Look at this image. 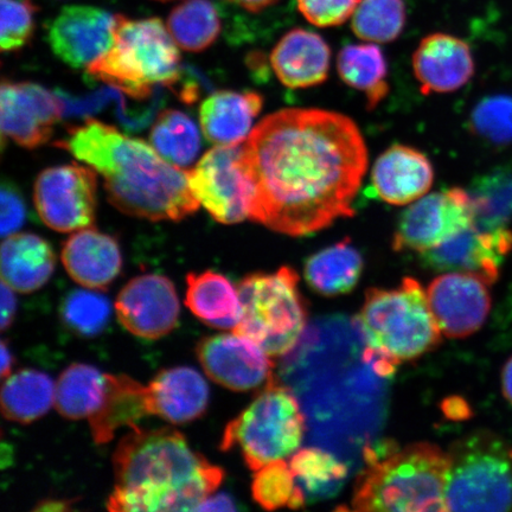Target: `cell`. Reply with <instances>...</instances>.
Listing matches in <instances>:
<instances>
[{"instance_id":"cell-1","label":"cell","mask_w":512,"mask_h":512,"mask_svg":"<svg viewBox=\"0 0 512 512\" xmlns=\"http://www.w3.org/2000/svg\"><path fill=\"white\" fill-rule=\"evenodd\" d=\"M368 149L347 115L286 108L268 115L241 145L248 219L304 236L355 214Z\"/></svg>"},{"instance_id":"cell-2","label":"cell","mask_w":512,"mask_h":512,"mask_svg":"<svg viewBox=\"0 0 512 512\" xmlns=\"http://www.w3.org/2000/svg\"><path fill=\"white\" fill-rule=\"evenodd\" d=\"M59 146L104 177L108 200L126 215L181 221L198 209L187 171L113 126L88 120Z\"/></svg>"},{"instance_id":"cell-3","label":"cell","mask_w":512,"mask_h":512,"mask_svg":"<svg viewBox=\"0 0 512 512\" xmlns=\"http://www.w3.org/2000/svg\"><path fill=\"white\" fill-rule=\"evenodd\" d=\"M111 511H196L219 489L224 472L192 450L175 428L133 427L113 454Z\"/></svg>"},{"instance_id":"cell-4","label":"cell","mask_w":512,"mask_h":512,"mask_svg":"<svg viewBox=\"0 0 512 512\" xmlns=\"http://www.w3.org/2000/svg\"><path fill=\"white\" fill-rule=\"evenodd\" d=\"M369 448L358 477L352 509L358 511H446L448 457L437 445L419 443L386 450Z\"/></svg>"},{"instance_id":"cell-5","label":"cell","mask_w":512,"mask_h":512,"mask_svg":"<svg viewBox=\"0 0 512 512\" xmlns=\"http://www.w3.org/2000/svg\"><path fill=\"white\" fill-rule=\"evenodd\" d=\"M355 323L367 345L366 357L382 376L437 348L443 334L427 292L413 278L393 290L371 288Z\"/></svg>"},{"instance_id":"cell-6","label":"cell","mask_w":512,"mask_h":512,"mask_svg":"<svg viewBox=\"0 0 512 512\" xmlns=\"http://www.w3.org/2000/svg\"><path fill=\"white\" fill-rule=\"evenodd\" d=\"M174 37L159 18L130 19L117 15L114 43L87 69L136 100H145L153 86L174 87L181 81V55Z\"/></svg>"},{"instance_id":"cell-7","label":"cell","mask_w":512,"mask_h":512,"mask_svg":"<svg viewBox=\"0 0 512 512\" xmlns=\"http://www.w3.org/2000/svg\"><path fill=\"white\" fill-rule=\"evenodd\" d=\"M446 511H512V446L489 431L459 439L447 452Z\"/></svg>"},{"instance_id":"cell-8","label":"cell","mask_w":512,"mask_h":512,"mask_svg":"<svg viewBox=\"0 0 512 512\" xmlns=\"http://www.w3.org/2000/svg\"><path fill=\"white\" fill-rule=\"evenodd\" d=\"M238 292L242 318L236 334L252 339L271 357L286 355L296 347L306 328L307 310L293 268L248 275Z\"/></svg>"},{"instance_id":"cell-9","label":"cell","mask_w":512,"mask_h":512,"mask_svg":"<svg viewBox=\"0 0 512 512\" xmlns=\"http://www.w3.org/2000/svg\"><path fill=\"white\" fill-rule=\"evenodd\" d=\"M305 418L291 390L274 377L224 431L221 448L239 446L249 469L293 456L303 444Z\"/></svg>"},{"instance_id":"cell-10","label":"cell","mask_w":512,"mask_h":512,"mask_svg":"<svg viewBox=\"0 0 512 512\" xmlns=\"http://www.w3.org/2000/svg\"><path fill=\"white\" fill-rule=\"evenodd\" d=\"M469 191L452 188L425 195L400 215L393 236L396 252L430 251L475 226Z\"/></svg>"},{"instance_id":"cell-11","label":"cell","mask_w":512,"mask_h":512,"mask_svg":"<svg viewBox=\"0 0 512 512\" xmlns=\"http://www.w3.org/2000/svg\"><path fill=\"white\" fill-rule=\"evenodd\" d=\"M95 170L79 164L44 170L35 183L41 220L60 233L92 227L96 209Z\"/></svg>"},{"instance_id":"cell-12","label":"cell","mask_w":512,"mask_h":512,"mask_svg":"<svg viewBox=\"0 0 512 512\" xmlns=\"http://www.w3.org/2000/svg\"><path fill=\"white\" fill-rule=\"evenodd\" d=\"M241 145H217L188 172L196 200L223 224L248 219L249 194L241 166Z\"/></svg>"},{"instance_id":"cell-13","label":"cell","mask_w":512,"mask_h":512,"mask_svg":"<svg viewBox=\"0 0 512 512\" xmlns=\"http://www.w3.org/2000/svg\"><path fill=\"white\" fill-rule=\"evenodd\" d=\"M489 286L479 275L467 272H446L432 281L428 302L445 336L465 338L482 328L491 311Z\"/></svg>"},{"instance_id":"cell-14","label":"cell","mask_w":512,"mask_h":512,"mask_svg":"<svg viewBox=\"0 0 512 512\" xmlns=\"http://www.w3.org/2000/svg\"><path fill=\"white\" fill-rule=\"evenodd\" d=\"M117 15L89 5H69L50 22L48 43L61 61L74 69L88 68L114 43Z\"/></svg>"},{"instance_id":"cell-15","label":"cell","mask_w":512,"mask_h":512,"mask_svg":"<svg viewBox=\"0 0 512 512\" xmlns=\"http://www.w3.org/2000/svg\"><path fill=\"white\" fill-rule=\"evenodd\" d=\"M121 325L132 335L159 339L176 328L181 305L169 278L145 274L128 281L115 300Z\"/></svg>"},{"instance_id":"cell-16","label":"cell","mask_w":512,"mask_h":512,"mask_svg":"<svg viewBox=\"0 0 512 512\" xmlns=\"http://www.w3.org/2000/svg\"><path fill=\"white\" fill-rule=\"evenodd\" d=\"M197 357L211 380L235 392L259 388L274 377L271 356L234 331L202 339Z\"/></svg>"},{"instance_id":"cell-17","label":"cell","mask_w":512,"mask_h":512,"mask_svg":"<svg viewBox=\"0 0 512 512\" xmlns=\"http://www.w3.org/2000/svg\"><path fill=\"white\" fill-rule=\"evenodd\" d=\"M63 114L60 96L31 82L3 80L0 88V117L3 137L25 149L48 143Z\"/></svg>"},{"instance_id":"cell-18","label":"cell","mask_w":512,"mask_h":512,"mask_svg":"<svg viewBox=\"0 0 512 512\" xmlns=\"http://www.w3.org/2000/svg\"><path fill=\"white\" fill-rule=\"evenodd\" d=\"M512 249L509 228L482 230L476 224L430 251L419 253L422 266L437 272H467L490 285L499 277L502 262Z\"/></svg>"},{"instance_id":"cell-19","label":"cell","mask_w":512,"mask_h":512,"mask_svg":"<svg viewBox=\"0 0 512 512\" xmlns=\"http://www.w3.org/2000/svg\"><path fill=\"white\" fill-rule=\"evenodd\" d=\"M476 64L462 38L435 32L422 38L413 54V70L422 94L458 91L472 79Z\"/></svg>"},{"instance_id":"cell-20","label":"cell","mask_w":512,"mask_h":512,"mask_svg":"<svg viewBox=\"0 0 512 512\" xmlns=\"http://www.w3.org/2000/svg\"><path fill=\"white\" fill-rule=\"evenodd\" d=\"M431 160L414 147L396 144L376 159L371 183L376 195L393 206H406L424 197L432 188Z\"/></svg>"},{"instance_id":"cell-21","label":"cell","mask_w":512,"mask_h":512,"mask_svg":"<svg viewBox=\"0 0 512 512\" xmlns=\"http://www.w3.org/2000/svg\"><path fill=\"white\" fill-rule=\"evenodd\" d=\"M330 63L329 44L317 32L302 28L286 32L271 54L275 75L292 89L322 85L328 79Z\"/></svg>"},{"instance_id":"cell-22","label":"cell","mask_w":512,"mask_h":512,"mask_svg":"<svg viewBox=\"0 0 512 512\" xmlns=\"http://www.w3.org/2000/svg\"><path fill=\"white\" fill-rule=\"evenodd\" d=\"M61 259L75 283L95 291L107 290L123 267L117 240L96 229H82L70 236Z\"/></svg>"},{"instance_id":"cell-23","label":"cell","mask_w":512,"mask_h":512,"mask_svg":"<svg viewBox=\"0 0 512 512\" xmlns=\"http://www.w3.org/2000/svg\"><path fill=\"white\" fill-rule=\"evenodd\" d=\"M151 415L174 425L188 424L207 411L209 387L203 376L189 367L160 371L147 384Z\"/></svg>"},{"instance_id":"cell-24","label":"cell","mask_w":512,"mask_h":512,"mask_svg":"<svg viewBox=\"0 0 512 512\" xmlns=\"http://www.w3.org/2000/svg\"><path fill=\"white\" fill-rule=\"evenodd\" d=\"M264 99L255 92L220 91L203 102L200 111L204 137L219 146L240 145L251 134Z\"/></svg>"},{"instance_id":"cell-25","label":"cell","mask_w":512,"mask_h":512,"mask_svg":"<svg viewBox=\"0 0 512 512\" xmlns=\"http://www.w3.org/2000/svg\"><path fill=\"white\" fill-rule=\"evenodd\" d=\"M55 262L53 248L41 236L10 235L2 245V283L16 293L35 292L48 283Z\"/></svg>"},{"instance_id":"cell-26","label":"cell","mask_w":512,"mask_h":512,"mask_svg":"<svg viewBox=\"0 0 512 512\" xmlns=\"http://www.w3.org/2000/svg\"><path fill=\"white\" fill-rule=\"evenodd\" d=\"M151 415L149 392L127 375L107 374L106 398L101 408L89 419L96 444H107L121 427H136Z\"/></svg>"},{"instance_id":"cell-27","label":"cell","mask_w":512,"mask_h":512,"mask_svg":"<svg viewBox=\"0 0 512 512\" xmlns=\"http://www.w3.org/2000/svg\"><path fill=\"white\" fill-rule=\"evenodd\" d=\"M185 304L211 328L234 331L242 318L238 288L224 275L207 271L187 277Z\"/></svg>"},{"instance_id":"cell-28","label":"cell","mask_w":512,"mask_h":512,"mask_svg":"<svg viewBox=\"0 0 512 512\" xmlns=\"http://www.w3.org/2000/svg\"><path fill=\"white\" fill-rule=\"evenodd\" d=\"M364 267L363 256L349 238L326 247L305 262L306 283L323 296H339L354 290Z\"/></svg>"},{"instance_id":"cell-29","label":"cell","mask_w":512,"mask_h":512,"mask_svg":"<svg viewBox=\"0 0 512 512\" xmlns=\"http://www.w3.org/2000/svg\"><path fill=\"white\" fill-rule=\"evenodd\" d=\"M2 413L18 424H30L55 406L56 384L43 371L24 369L3 380Z\"/></svg>"},{"instance_id":"cell-30","label":"cell","mask_w":512,"mask_h":512,"mask_svg":"<svg viewBox=\"0 0 512 512\" xmlns=\"http://www.w3.org/2000/svg\"><path fill=\"white\" fill-rule=\"evenodd\" d=\"M339 78L366 96L368 110H374L389 93L388 63L375 43L350 44L337 57Z\"/></svg>"},{"instance_id":"cell-31","label":"cell","mask_w":512,"mask_h":512,"mask_svg":"<svg viewBox=\"0 0 512 512\" xmlns=\"http://www.w3.org/2000/svg\"><path fill=\"white\" fill-rule=\"evenodd\" d=\"M107 374L89 364L74 363L56 382L55 407L70 420L91 419L106 398Z\"/></svg>"},{"instance_id":"cell-32","label":"cell","mask_w":512,"mask_h":512,"mask_svg":"<svg viewBox=\"0 0 512 512\" xmlns=\"http://www.w3.org/2000/svg\"><path fill=\"white\" fill-rule=\"evenodd\" d=\"M288 465L311 502L338 494L348 478V467L318 447L299 448Z\"/></svg>"},{"instance_id":"cell-33","label":"cell","mask_w":512,"mask_h":512,"mask_svg":"<svg viewBox=\"0 0 512 512\" xmlns=\"http://www.w3.org/2000/svg\"><path fill=\"white\" fill-rule=\"evenodd\" d=\"M168 29L178 47L200 53L219 37L221 18L209 0H187L171 11Z\"/></svg>"},{"instance_id":"cell-34","label":"cell","mask_w":512,"mask_h":512,"mask_svg":"<svg viewBox=\"0 0 512 512\" xmlns=\"http://www.w3.org/2000/svg\"><path fill=\"white\" fill-rule=\"evenodd\" d=\"M469 194L476 226L482 230L509 228L512 221V171L499 168L472 182Z\"/></svg>"},{"instance_id":"cell-35","label":"cell","mask_w":512,"mask_h":512,"mask_svg":"<svg viewBox=\"0 0 512 512\" xmlns=\"http://www.w3.org/2000/svg\"><path fill=\"white\" fill-rule=\"evenodd\" d=\"M150 140L160 156L182 169L195 162L201 149L200 132L194 121L176 110L159 114Z\"/></svg>"},{"instance_id":"cell-36","label":"cell","mask_w":512,"mask_h":512,"mask_svg":"<svg viewBox=\"0 0 512 512\" xmlns=\"http://www.w3.org/2000/svg\"><path fill=\"white\" fill-rule=\"evenodd\" d=\"M406 23L405 0H361L351 29L362 41L384 44L398 40Z\"/></svg>"},{"instance_id":"cell-37","label":"cell","mask_w":512,"mask_h":512,"mask_svg":"<svg viewBox=\"0 0 512 512\" xmlns=\"http://www.w3.org/2000/svg\"><path fill=\"white\" fill-rule=\"evenodd\" d=\"M252 495L254 501L268 511L285 507L300 509L307 502L305 492L298 485L285 459L277 460L255 471Z\"/></svg>"},{"instance_id":"cell-38","label":"cell","mask_w":512,"mask_h":512,"mask_svg":"<svg viewBox=\"0 0 512 512\" xmlns=\"http://www.w3.org/2000/svg\"><path fill=\"white\" fill-rule=\"evenodd\" d=\"M64 323L75 334L94 337L105 330L111 317V304L95 290H76L69 294L61 307Z\"/></svg>"},{"instance_id":"cell-39","label":"cell","mask_w":512,"mask_h":512,"mask_svg":"<svg viewBox=\"0 0 512 512\" xmlns=\"http://www.w3.org/2000/svg\"><path fill=\"white\" fill-rule=\"evenodd\" d=\"M470 127L476 136L495 145L512 143V98L489 96L473 108Z\"/></svg>"},{"instance_id":"cell-40","label":"cell","mask_w":512,"mask_h":512,"mask_svg":"<svg viewBox=\"0 0 512 512\" xmlns=\"http://www.w3.org/2000/svg\"><path fill=\"white\" fill-rule=\"evenodd\" d=\"M0 4V48L3 51L21 49L34 35L37 6L31 0H0Z\"/></svg>"},{"instance_id":"cell-41","label":"cell","mask_w":512,"mask_h":512,"mask_svg":"<svg viewBox=\"0 0 512 512\" xmlns=\"http://www.w3.org/2000/svg\"><path fill=\"white\" fill-rule=\"evenodd\" d=\"M361 0H297L300 14L317 28H332L348 22Z\"/></svg>"},{"instance_id":"cell-42","label":"cell","mask_w":512,"mask_h":512,"mask_svg":"<svg viewBox=\"0 0 512 512\" xmlns=\"http://www.w3.org/2000/svg\"><path fill=\"white\" fill-rule=\"evenodd\" d=\"M0 204H2V214H0V233L2 238H8L17 233V230L23 226L25 221L24 201L19 191L9 183L2 185L0 190Z\"/></svg>"},{"instance_id":"cell-43","label":"cell","mask_w":512,"mask_h":512,"mask_svg":"<svg viewBox=\"0 0 512 512\" xmlns=\"http://www.w3.org/2000/svg\"><path fill=\"white\" fill-rule=\"evenodd\" d=\"M15 291L12 290L8 285L2 283V330L10 328L16 315L17 302L15 297Z\"/></svg>"},{"instance_id":"cell-44","label":"cell","mask_w":512,"mask_h":512,"mask_svg":"<svg viewBox=\"0 0 512 512\" xmlns=\"http://www.w3.org/2000/svg\"><path fill=\"white\" fill-rule=\"evenodd\" d=\"M210 511V510H236L235 505L227 496H216V497H208L206 501H204L200 507L196 511Z\"/></svg>"},{"instance_id":"cell-45","label":"cell","mask_w":512,"mask_h":512,"mask_svg":"<svg viewBox=\"0 0 512 512\" xmlns=\"http://www.w3.org/2000/svg\"><path fill=\"white\" fill-rule=\"evenodd\" d=\"M249 12H261L278 3L279 0H229Z\"/></svg>"},{"instance_id":"cell-46","label":"cell","mask_w":512,"mask_h":512,"mask_svg":"<svg viewBox=\"0 0 512 512\" xmlns=\"http://www.w3.org/2000/svg\"><path fill=\"white\" fill-rule=\"evenodd\" d=\"M502 392L504 398L512 405V357L505 363L502 371Z\"/></svg>"},{"instance_id":"cell-47","label":"cell","mask_w":512,"mask_h":512,"mask_svg":"<svg viewBox=\"0 0 512 512\" xmlns=\"http://www.w3.org/2000/svg\"><path fill=\"white\" fill-rule=\"evenodd\" d=\"M14 357H12L11 351L6 347L5 342H2V367H0V373H2V379H6L11 375L12 366H14Z\"/></svg>"},{"instance_id":"cell-48","label":"cell","mask_w":512,"mask_h":512,"mask_svg":"<svg viewBox=\"0 0 512 512\" xmlns=\"http://www.w3.org/2000/svg\"><path fill=\"white\" fill-rule=\"evenodd\" d=\"M453 402V406H451L450 402H446L445 408L447 415L454 419L464 418L466 412L469 411V408H466V403L462 400H458V405L456 406L457 400H453Z\"/></svg>"},{"instance_id":"cell-49","label":"cell","mask_w":512,"mask_h":512,"mask_svg":"<svg viewBox=\"0 0 512 512\" xmlns=\"http://www.w3.org/2000/svg\"><path fill=\"white\" fill-rule=\"evenodd\" d=\"M57 502H55V505H56ZM51 504H54V502H49V504L47 505V507H41L40 510H49L50 509V505ZM67 505L60 502L59 504L56 505L55 507V510H63V509H66Z\"/></svg>"},{"instance_id":"cell-50","label":"cell","mask_w":512,"mask_h":512,"mask_svg":"<svg viewBox=\"0 0 512 512\" xmlns=\"http://www.w3.org/2000/svg\"><path fill=\"white\" fill-rule=\"evenodd\" d=\"M156 2L168 3L172 2V0H156Z\"/></svg>"}]
</instances>
